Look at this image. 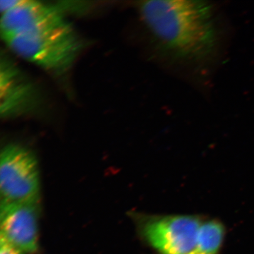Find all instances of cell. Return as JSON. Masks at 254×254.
Masks as SVG:
<instances>
[{
  "instance_id": "cell-6",
  "label": "cell",
  "mask_w": 254,
  "mask_h": 254,
  "mask_svg": "<svg viewBox=\"0 0 254 254\" xmlns=\"http://www.w3.org/2000/svg\"><path fill=\"white\" fill-rule=\"evenodd\" d=\"M56 6L31 0H21L14 9L0 16V39L31 33L64 21Z\"/></svg>"
},
{
  "instance_id": "cell-8",
  "label": "cell",
  "mask_w": 254,
  "mask_h": 254,
  "mask_svg": "<svg viewBox=\"0 0 254 254\" xmlns=\"http://www.w3.org/2000/svg\"><path fill=\"white\" fill-rule=\"evenodd\" d=\"M225 237V228L220 222H203L196 242L187 254H218Z\"/></svg>"
},
{
  "instance_id": "cell-1",
  "label": "cell",
  "mask_w": 254,
  "mask_h": 254,
  "mask_svg": "<svg viewBox=\"0 0 254 254\" xmlns=\"http://www.w3.org/2000/svg\"><path fill=\"white\" fill-rule=\"evenodd\" d=\"M142 19L165 50L187 63L215 55L218 34L213 5L193 0H150L139 6Z\"/></svg>"
},
{
  "instance_id": "cell-5",
  "label": "cell",
  "mask_w": 254,
  "mask_h": 254,
  "mask_svg": "<svg viewBox=\"0 0 254 254\" xmlns=\"http://www.w3.org/2000/svg\"><path fill=\"white\" fill-rule=\"evenodd\" d=\"M37 205L0 200V235L28 254L38 250Z\"/></svg>"
},
{
  "instance_id": "cell-3",
  "label": "cell",
  "mask_w": 254,
  "mask_h": 254,
  "mask_svg": "<svg viewBox=\"0 0 254 254\" xmlns=\"http://www.w3.org/2000/svg\"><path fill=\"white\" fill-rule=\"evenodd\" d=\"M40 175L32 152L11 143L0 150V200L38 203Z\"/></svg>"
},
{
  "instance_id": "cell-2",
  "label": "cell",
  "mask_w": 254,
  "mask_h": 254,
  "mask_svg": "<svg viewBox=\"0 0 254 254\" xmlns=\"http://www.w3.org/2000/svg\"><path fill=\"white\" fill-rule=\"evenodd\" d=\"M3 41L18 56L57 74L67 72L82 47L66 20Z\"/></svg>"
},
{
  "instance_id": "cell-7",
  "label": "cell",
  "mask_w": 254,
  "mask_h": 254,
  "mask_svg": "<svg viewBox=\"0 0 254 254\" xmlns=\"http://www.w3.org/2000/svg\"><path fill=\"white\" fill-rule=\"evenodd\" d=\"M36 102L33 85L16 66L0 56V118L30 111Z\"/></svg>"
},
{
  "instance_id": "cell-10",
  "label": "cell",
  "mask_w": 254,
  "mask_h": 254,
  "mask_svg": "<svg viewBox=\"0 0 254 254\" xmlns=\"http://www.w3.org/2000/svg\"><path fill=\"white\" fill-rule=\"evenodd\" d=\"M21 0H0V16L14 9Z\"/></svg>"
},
{
  "instance_id": "cell-4",
  "label": "cell",
  "mask_w": 254,
  "mask_h": 254,
  "mask_svg": "<svg viewBox=\"0 0 254 254\" xmlns=\"http://www.w3.org/2000/svg\"><path fill=\"white\" fill-rule=\"evenodd\" d=\"M203 222L190 215L167 216L145 225L144 235L160 254H187L194 246Z\"/></svg>"
},
{
  "instance_id": "cell-9",
  "label": "cell",
  "mask_w": 254,
  "mask_h": 254,
  "mask_svg": "<svg viewBox=\"0 0 254 254\" xmlns=\"http://www.w3.org/2000/svg\"><path fill=\"white\" fill-rule=\"evenodd\" d=\"M0 254H28L0 235Z\"/></svg>"
}]
</instances>
